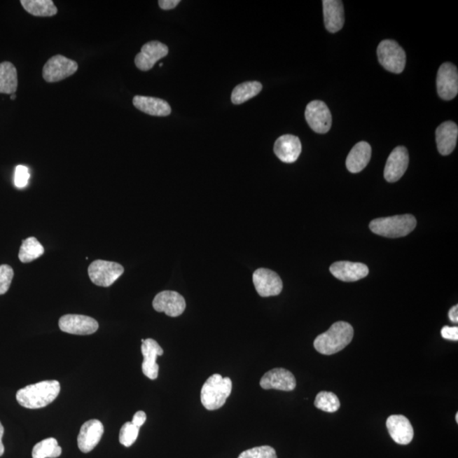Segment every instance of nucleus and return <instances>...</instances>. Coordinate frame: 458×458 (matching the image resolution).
Masks as SVG:
<instances>
[{
	"instance_id": "nucleus-1",
	"label": "nucleus",
	"mask_w": 458,
	"mask_h": 458,
	"mask_svg": "<svg viewBox=\"0 0 458 458\" xmlns=\"http://www.w3.org/2000/svg\"><path fill=\"white\" fill-rule=\"evenodd\" d=\"M60 391V384L57 380H46L19 389L17 400L23 408L39 409L53 403Z\"/></svg>"
},
{
	"instance_id": "nucleus-2",
	"label": "nucleus",
	"mask_w": 458,
	"mask_h": 458,
	"mask_svg": "<svg viewBox=\"0 0 458 458\" xmlns=\"http://www.w3.org/2000/svg\"><path fill=\"white\" fill-rule=\"evenodd\" d=\"M354 329L345 322L333 324L328 331L321 333L314 340L317 352L323 355H333L342 351L352 342Z\"/></svg>"
},
{
	"instance_id": "nucleus-3",
	"label": "nucleus",
	"mask_w": 458,
	"mask_h": 458,
	"mask_svg": "<svg viewBox=\"0 0 458 458\" xmlns=\"http://www.w3.org/2000/svg\"><path fill=\"white\" fill-rule=\"evenodd\" d=\"M232 387V381L228 377L218 373L209 377L200 393V400L204 408L213 411L222 408L231 395Z\"/></svg>"
},
{
	"instance_id": "nucleus-4",
	"label": "nucleus",
	"mask_w": 458,
	"mask_h": 458,
	"mask_svg": "<svg viewBox=\"0 0 458 458\" xmlns=\"http://www.w3.org/2000/svg\"><path fill=\"white\" fill-rule=\"evenodd\" d=\"M416 225L415 216L405 214L373 220L369 228L377 235L387 238H401L415 230Z\"/></svg>"
},
{
	"instance_id": "nucleus-5",
	"label": "nucleus",
	"mask_w": 458,
	"mask_h": 458,
	"mask_svg": "<svg viewBox=\"0 0 458 458\" xmlns=\"http://www.w3.org/2000/svg\"><path fill=\"white\" fill-rule=\"evenodd\" d=\"M377 55L380 65L385 70L396 74L404 71L407 57L403 48L395 40H383L377 46Z\"/></svg>"
},
{
	"instance_id": "nucleus-6",
	"label": "nucleus",
	"mask_w": 458,
	"mask_h": 458,
	"mask_svg": "<svg viewBox=\"0 0 458 458\" xmlns=\"http://www.w3.org/2000/svg\"><path fill=\"white\" fill-rule=\"evenodd\" d=\"M123 272L122 265L103 260L95 261L88 267V275L92 283L102 287L111 286Z\"/></svg>"
},
{
	"instance_id": "nucleus-7",
	"label": "nucleus",
	"mask_w": 458,
	"mask_h": 458,
	"mask_svg": "<svg viewBox=\"0 0 458 458\" xmlns=\"http://www.w3.org/2000/svg\"><path fill=\"white\" fill-rule=\"evenodd\" d=\"M78 69V63L57 55L51 57L46 63L43 69V76L48 83H56L69 78Z\"/></svg>"
},
{
	"instance_id": "nucleus-8",
	"label": "nucleus",
	"mask_w": 458,
	"mask_h": 458,
	"mask_svg": "<svg viewBox=\"0 0 458 458\" xmlns=\"http://www.w3.org/2000/svg\"><path fill=\"white\" fill-rule=\"evenodd\" d=\"M305 118L308 125L317 134H326L332 126V115L327 104L321 100H313L305 108Z\"/></svg>"
},
{
	"instance_id": "nucleus-9",
	"label": "nucleus",
	"mask_w": 458,
	"mask_h": 458,
	"mask_svg": "<svg viewBox=\"0 0 458 458\" xmlns=\"http://www.w3.org/2000/svg\"><path fill=\"white\" fill-rule=\"evenodd\" d=\"M437 92L444 100H452L458 93V71L452 63H444L437 74Z\"/></svg>"
},
{
	"instance_id": "nucleus-10",
	"label": "nucleus",
	"mask_w": 458,
	"mask_h": 458,
	"mask_svg": "<svg viewBox=\"0 0 458 458\" xmlns=\"http://www.w3.org/2000/svg\"><path fill=\"white\" fill-rule=\"evenodd\" d=\"M60 331L76 335H88L98 331L99 324L93 317L67 314L59 320Z\"/></svg>"
},
{
	"instance_id": "nucleus-11",
	"label": "nucleus",
	"mask_w": 458,
	"mask_h": 458,
	"mask_svg": "<svg viewBox=\"0 0 458 458\" xmlns=\"http://www.w3.org/2000/svg\"><path fill=\"white\" fill-rule=\"evenodd\" d=\"M253 284L260 296H279L283 289V282L275 272L267 268H259L253 273Z\"/></svg>"
},
{
	"instance_id": "nucleus-12",
	"label": "nucleus",
	"mask_w": 458,
	"mask_h": 458,
	"mask_svg": "<svg viewBox=\"0 0 458 458\" xmlns=\"http://www.w3.org/2000/svg\"><path fill=\"white\" fill-rule=\"evenodd\" d=\"M153 307L158 312H165L172 317L182 315L186 308V300L176 291L159 293L153 300Z\"/></svg>"
},
{
	"instance_id": "nucleus-13",
	"label": "nucleus",
	"mask_w": 458,
	"mask_h": 458,
	"mask_svg": "<svg viewBox=\"0 0 458 458\" xmlns=\"http://www.w3.org/2000/svg\"><path fill=\"white\" fill-rule=\"evenodd\" d=\"M168 47L158 41L148 42L142 47L140 53L136 55L135 65L139 70L147 71L152 69L155 63L168 55Z\"/></svg>"
},
{
	"instance_id": "nucleus-14",
	"label": "nucleus",
	"mask_w": 458,
	"mask_h": 458,
	"mask_svg": "<svg viewBox=\"0 0 458 458\" xmlns=\"http://www.w3.org/2000/svg\"><path fill=\"white\" fill-rule=\"evenodd\" d=\"M409 155L407 148L398 146L389 155L384 167V179L389 183L397 182L408 169Z\"/></svg>"
},
{
	"instance_id": "nucleus-15",
	"label": "nucleus",
	"mask_w": 458,
	"mask_h": 458,
	"mask_svg": "<svg viewBox=\"0 0 458 458\" xmlns=\"http://www.w3.org/2000/svg\"><path fill=\"white\" fill-rule=\"evenodd\" d=\"M260 385L264 389L292 391L296 387V380L294 375L287 369L275 368L265 373Z\"/></svg>"
},
{
	"instance_id": "nucleus-16",
	"label": "nucleus",
	"mask_w": 458,
	"mask_h": 458,
	"mask_svg": "<svg viewBox=\"0 0 458 458\" xmlns=\"http://www.w3.org/2000/svg\"><path fill=\"white\" fill-rule=\"evenodd\" d=\"M104 426L97 419L85 422L80 429L78 436V445L80 451L88 453L95 448L103 436Z\"/></svg>"
},
{
	"instance_id": "nucleus-17",
	"label": "nucleus",
	"mask_w": 458,
	"mask_h": 458,
	"mask_svg": "<svg viewBox=\"0 0 458 458\" xmlns=\"http://www.w3.org/2000/svg\"><path fill=\"white\" fill-rule=\"evenodd\" d=\"M144 361L142 371L148 379L154 380L158 379L159 375V365L156 363L158 356L163 355V349L155 340H142L141 347Z\"/></svg>"
},
{
	"instance_id": "nucleus-18",
	"label": "nucleus",
	"mask_w": 458,
	"mask_h": 458,
	"mask_svg": "<svg viewBox=\"0 0 458 458\" xmlns=\"http://www.w3.org/2000/svg\"><path fill=\"white\" fill-rule=\"evenodd\" d=\"M389 436L397 444L408 445L415 436L412 425L408 417L403 415L389 416L387 421Z\"/></svg>"
},
{
	"instance_id": "nucleus-19",
	"label": "nucleus",
	"mask_w": 458,
	"mask_h": 458,
	"mask_svg": "<svg viewBox=\"0 0 458 458\" xmlns=\"http://www.w3.org/2000/svg\"><path fill=\"white\" fill-rule=\"evenodd\" d=\"M275 153L281 162H296L301 153V143L298 137L291 134L279 137L275 144Z\"/></svg>"
},
{
	"instance_id": "nucleus-20",
	"label": "nucleus",
	"mask_w": 458,
	"mask_h": 458,
	"mask_svg": "<svg viewBox=\"0 0 458 458\" xmlns=\"http://www.w3.org/2000/svg\"><path fill=\"white\" fill-rule=\"evenodd\" d=\"M333 276L344 282H355L368 275V268L363 263L337 262L331 267Z\"/></svg>"
},
{
	"instance_id": "nucleus-21",
	"label": "nucleus",
	"mask_w": 458,
	"mask_h": 458,
	"mask_svg": "<svg viewBox=\"0 0 458 458\" xmlns=\"http://www.w3.org/2000/svg\"><path fill=\"white\" fill-rule=\"evenodd\" d=\"M324 25L331 34L342 29L345 24L343 2L340 0H324Z\"/></svg>"
},
{
	"instance_id": "nucleus-22",
	"label": "nucleus",
	"mask_w": 458,
	"mask_h": 458,
	"mask_svg": "<svg viewBox=\"0 0 458 458\" xmlns=\"http://www.w3.org/2000/svg\"><path fill=\"white\" fill-rule=\"evenodd\" d=\"M457 137L458 127L451 120L443 123L437 127L436 144L440 155H448L455 150Z\"/></svg>"
},
{
	"instance_id": "nucleus-23",
	"label": "nucleus",
	"mask_w": 458,
	"mask_h": 458,
	"mask_svg": "<svg viewBox=\"0 0 458 458\" xmlns=\"http://www.w3.org/2000/svg\"><path fill=\"white\" fill-rule=\"evenodd\" d=\"M371 155L370 144L364 141L357 143L349 153L347 162H345L348 171L352 174H357V172L363 171L370 162Z\"/></svg>"
},
{
	"instance_id": "nucleus-24",
	"label": "nucleus",
	"mask_w": 458,
	"mask_h": 458,
	"mask_svg": "<svg viewBox=\"0 0 458 458\" xmlns=\"http://www.w3.org/2000/svg\"><path fill=\"white\" fill-rule=\"evenodd\" d=\"M137 109L154 116H167L171 114L169 104L162 99L137 95L132 99Z\"/></svg>"
},
{
	"instance_id": "nucleus-25",
	"label": "nucleus",
	"mask_w": 458,
	"mask_h": 458,
	"mask_svg": "<svg viewBox=\"0 0 458 458\" xmlns=\"http://www.w3.org/2000/svg\"><path fill=\"white\" fill-rule=\"evenodd\" d=\"M18 87L17 68L11 62L0 64V94L14 95Z\"/></svg>"
},
{
	"instance_id": "nucleus-26",
	"label": "nucleus",
	"mask_w": 458,
	"mask_h": 458,
	"mask_svg": "<svg viewBox=\"0 0 458 458\" xmlns=\"http://www.w3.org/2000/svg\"><path fill=\"white\" fill-rule=\"evenodd\" d=\"M21 4L24 10L34 17H53L58 12L52 0H22Z\"/></svg>"
},
{
	"instance_id": "nucleus-27",
	"label": "nucleus",
	"mask_w": 458,
	"mask_h": 458,
	"mask_svg": "<svg viewBox=\"0 0 458 458\" xmlns=\"http://www.w3.org/2000/svg\"><path fill=\"white\" fill-rule=\"evenodd\" d=\"M263 90L262 83L256 81L247 82L236 86L232 92L231 100L233 104H240L248 102L255 97Z\"/></svg>"
},
{
	"instance_id": "nucleus-28",
	"label": "nucleus",
	"mask_w": 458,
	"mask_h": 458,
	"mask_svg": "<svg viewBox=\"0 0 458 458\" xmlns=\"http://www.w3.org/2000/svg\"><path fill=\"white\" fill-rule=\"evenodd\" d=\"M43 253L44 248L39 241L34 237H30L22 241L19 251V259L23 263H31L39 258Z\"/></svg>"
},
{
	"instance_id": "nucleus-29",
	"label": "nucleus",
	"mask_w": 458,
	"mask_h": 458,
	"mask_svg": "<svg viewBox=\"0 0 458 458\" xmlns=\"http://www.w3.org/2000/svg\"><path fill=\"white\" fill-rule=\"evenodd\" d=\"M62 449L55 438H48L34 445L33 458H57L62 455Z\"/></svg>"
},
{
	"instance_id": "nucleus-30",
	"label": "nucleus",
	"mask_w": 458,
	"mask_h": 458,
	"mask_svg": "<svg viewBox=\"0 0 458 458\" xmlns=\"http://www.w3.org/2000/svg\"><path fill=\"white\" fill-rule=\"evenodd\" d=\"M314 405L324 412L333 413L340 409V401L335 393L321 391L316 396Z\"/></svg>"
},
{
	"instance_id": "nucleus-31",
	"label": "nucleus",
	"mask_w": 458,
	"mask_h": 458,
	"mask_svg": "<svg viewBox=\"0 0 458 458\" xmlns=\"http://www.w3.org/2000/svg\"><path fill=\"white\" fill-rule=\"evenodd\" d=\"M139 429L132 422H127L124 424L120 431L119 441L124 447H130L134 444L137 438L139 436Z\"/></svg>"
},
{
	"instance_id": "nucleus-32",
	"label": "nucleus",
	"mask_w": 458,
	"mask_h": 458,
	"mask_svg": "<svg viewBox=\"0 0 458 458\" xmlns=\"http://www.w3.org/2000/svg\"><path fill=\"white\" fill-rule=\"evenodd\" d=\"M238 458H278L275 449L269 445L254 447L240 453Z\"/></svg>"
},
{
	"instance_id": "nucleus-33",
	"label": "nucleus",
	"mask_w": 458,
	"mask_h": 458,
	"mask_svg": "<svg viewBox=\"0 0 458 458\" xmlns=\"http://www.w3.org/2000/svg\"><path fill=\"white\" fill-rule=\"evenodd\" d=\"M13 277V269L9 265L0 266V296L5 295L9 291Z\"/></svg>"
},
{
	"instance_id": "nucleus-34",
	"label": "nucleus",
	"mask_w": 458,
	"mask_h": 458,
	"mask_svg": "<svg viewBox=\"0 0 458 458\" xmlns=\"http://www.w3.org/2000/svg\"><path fill=\"white\" fill-rule=\"evenodd\" d=\"M30 179V172L25 166H18L15 172V186L19 188H25Z\"/></svg>"
},
{
	"instance_id": "nucleus-35",
	"label": "nucleus",
	"mask_w": 458,
	"mask_h": 458,
	"mask_svg": "<svg viewBox=\"0 0 458 458\" xmlns=\"http://www.w3.org/2000/svg\"><path fill=\"white\" fill-rule=\"evenodd\" d=\"M440 333H441V336L443 337V338L445 340H453V341L458 340V328L457 326L456 327L445 326L442 328Z\"/></svg>"
},
{
	"instance_id": "nucleus-36",
	"label": "nucleus",
	"mask_w": 458,
	"mask_h": 458,
	"mask_svg": "<svg viewBox=\"0 0 458 458\" xmlns=\"http://www.w3.org/2000/svg\"><path fill=\"white\" fill-rule=\"evenodd\" d=\"M147 417L146 413L143 411L137 412L132 417V423L134 424L137 427H141V426L146 423Z\"/></svg>"
},
{
	"instance_id": "nucleus-37",
	"label": "nucleus",
	"mask_w": 458,
	"mask_h": 458,
	"mask_svg": "<svg viewBox=\"0 0 458 458\" xmlns=\"http://www.w3.org/2000/svg\"><path fill=\"white\" fill-rule=\"evenodd\" d=\"M180 0H160L159 6L164 11L174 9L179 6Z\"/></svg>"
},
{
	"instance_id": "nucleus-38",
	"label": "nucleus",
	"mask_w": 458,
	"mask_h": 458,
	"mask_svg": "<svg viewBox=\"0 0 458 458\" xmlns=\"http://www.w3.org/2000/svg\"><path fill=\"white\" fill-rule=\"evenodd\" d=\"M448 317L450 320H451L452 323L454 324L458 323V305H454V307L451 308V310L449 311Z\"/></svg>"
},
{
	"instance_id": "nucleus-39",
	"label": "nucleus",
	"mask_w": 458,
	"mask_h": 458,
	"mask_svg": "<svg viewBox=\"0 0 458 458\" xmlns=\"http://www.w3.org/2000/svg\"><path fill=\"white\" fill-rule=\"evenodd\" d=\"M4 433H5V429H4L1 422H0V457H2L5 453V447H4L2 441Z\"/></svg>"
},
{
	"instance_id": "nucleus-40",
	"label": "nucleus",
	"mask_w": 458,
	"mask_h": 458,
	"mask_svg": "<svg viewBox=\"0 0 458 458\" xmlns=\"http://www.w3.org/2000/svg\"><path fill=\"white\" fill-rule=\"evenodd\" d=\"M11 98L12 100H14V99H15V94H14V95H11Z\"/></svg>"
},
{
	"instance_id": "nucleus-41",
	"label": "nucleus",
	"mask_w": 458,
	"mask_h": 458,
	"mask_svg": "<svg viewBox=\"0 0 458 458\" xmlns=\"http://www.w3.org/2000/svg\"><path fill=\"white\" fill-rule=\"evenodd\" d=\"M456 422L457 423H458V413H457L456 415Z\"/></svg>"
}]
</instances>
